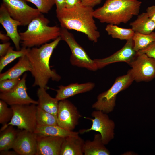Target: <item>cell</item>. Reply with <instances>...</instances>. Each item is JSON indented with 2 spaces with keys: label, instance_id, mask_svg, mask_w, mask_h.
I'll list each match as a JSON object with an SVG mask.
<instances>
[{
  "label": "cell",
  "instance_id": "obj_8",
  "mask_svg": "<svg viewBox=\"0 0 155 155\" xmlns=\"http://www.w3.org/2000/svg\"><path fill=\"white\" fill-rule=\"evenodd\" d=\"M91 115L94 119L87 118L92 121L91 127L87 129L81 130L79 133L83 134L92 131L98 132L101 135L103 143L105 145L107 144L114 138V122L109 118L107 113L101 111L96 110L93 111Z\"/></svg>",
  "mask_w": 155,
  "mask_h": 155
},
{
  "label": "cell",
  "instance_id": "obj_29",
  "mask_svg": "<svg viewBox=\"0 0 155 155\" xmlns=\"http://www.w3.org/2000/svg\"><path fill=\"white\" fill-rule=\"evenodd\" d=\"M4 101L0 100V123L3 125L10 121L13 114L12 109Z\"/></svg>",
  "mask_w": 155,
  "mask_h": 155
},
{
  "label": "cell",
  "instance_id": "obj_18",
  "mask_svg": "<svg viewBox=\"0 0 155 155\" xmlns=\"http://www.w3.org/2000/svg\"><path fill=\"white\" fill-rule=\"evenodd\" d=\"M85 141L79 135L64 138L60 155H83Z\"/></svg>",
  "mask_w": 155,
  "mask_h": 155
},
{
  "label": "cell",
  "instance_id": "obj_25",
  "mask_svg": "<svg viewBox=\"0 0 155 155\" xmlns=\"http://www.w3.org/2000/svg\"><path fill=\"white\" fill-rule=\"evenodd\" d=\"M108 34L114 38L126 40L132 38L135 32L132 28H126L117 25L108 24L105 28Z\"/></svg>",
  "mask_w": 155,
  "mask_h": 155
},
{
  "label": "cell",
  "instance_id": "obj_22",
  "mask_svg": "<svg viewBox=\"0 0 155 155\" xmlns=\"http://www.w3.org/2000/svg\"><path fill=\"white\" fill-rule=\"evenodd\" d=\"M34 133L38 135L60 137L79 135V133L67 130L57 125L37 126Z\"/></svg>",
  "mask_w": 155,
  "mask_h": 155
},
{
  "label": "cell",
  "instance_id": "obj_9",
  "mask_svg": "<svg viewBox=\"0 0 155 155\" xmlns=\"http://www.w3.org/2000/svg\"><path fill=\"white\" fill-rule=\"evenodd\" d=\"M137 54L128 64L131 67L129 71L137 82L152 80L155 78V59L144 54Z\"/></svg>",
  "mask_w": 155,
  "mask_h": 155
},
{
  "label": "cell",
  "instance_id": "obj_14",
  "mask_svg": "<svg viewBox=\"0 0 155 155\" xmlns=\"http://www.w3.org/2000/svg\"><path fill=\"white\" fill-rule=\"evenodd\" d=\"M20 155H36V135L34 132L19 129L13 148Z\"/></svg>",
  "mask_w": 155,
  "mask_h": 155
},
{
  "label": "cell",
  "instance_id": "obj_1",
  "mask_svg": "<svg viewBox=\"0 0 155 155\" xmlns=\"http://www.w3.org/2000/svg\"><path fill=\"white\" fill-rule=\"evenodd\" d=\"M61 40L59 36L51 42L39 47L27 48L26 55L31 66L30 72L34 78L33 86L46 89L50 79L59 81L61 79V76L55 70L51 69L49 64L53 52Z\"/></svg>",
  "mask_w": 155,
  "mask_h": 155
},
{
  "label": "cell",
  "instance_id": "obj_26",
  "mask_svg": "<svg viewBox=\"0 0 155 155\" xmlns=\"http://www.w3.org/2000/svg\"><path fill=\"white\" fill-rule=\"evenodd\" d=\"M132 38L134 42V49L137 52L155 41V32H153L146 34L135 32Z\"/></svg>",
  "mask_w": 155,
  "mask_h": 155
},
{
  "label": "cell",
  "instance_id": "obj_31",
  "mask_svg": "<svg viewBox=\"0 0 155 155\" xmlns=\"http://www.w3.org/2000/svg\"><path fill=\"white\" fill-rule=\"evenodd\" d=\"M20 80V78H18L0 80L1 92H7L11 91L16 87Z\"/></svg>",
  "mask_w": 155,
  "mask_h": 155
},
{
  "label": "cell",
  "instance_id": "obj_30",
  "mask_svg": "<svg viewBox=\"0 0 155 155\" xmlns=\"http://www.w3.org/2000/svg\"><path fill=\"white\" fill-rule=\"evenodd\" d=\"M35 5L42 13H47L55 4L54 0H26Z\"/></svg>",
  "mask_w": 155,
  "mask_h": 155
},
{
  "label": "cell",
  "instance_id": "obj_32",
  "mask_svg": "<svg viewBox=\"0 0 155 155\" xmlns=\"http://www.w3.org/2000/svg\"><path fill=\"white\" fill-rule=\"evenodd\" d=\"M137 54H144L155 59V41L146 48L137 52Z\"/></svg>",
  "mask_w": 155,
  "mask_h": 155
},
{
  "label": "cell",
  "instance_id": "obj_28",
  "mask_svg": "<svg viewBox=\"0 0 155 155\" xmlns=\"http://www.w3.org/2000/svg\"><path fill=\"white\" fill-rule=\"evenodd\" d=\"M36 122L37 126L57 125V116L45 111L37 105Z\"/></svg>",
  "mask_w": 155,
  "mask_h": 155
},
{
  "label": "cell",
  "instance_id": "obj_6",
  "mask_svg": "<svg viewBox=\"0 0 155 155\" xmlns=\"http://www.w3.org/2000/svg\"><path fill=\"white\" fill-rule=\"evenodd\" d=\"M60 36L62 40L67 43L71 51L70 61L72 65L92 71H96L98 69L94 59L90 58L68 30L61 27Z\"/></svg>",
  "mask_w": 155,
  "mask_h": 155
},
{
  "label": "cell",
  "instance_id": "obj_11",
  "mask_svg": "<svg viewBox=\"0 0 155 155\" xmlns=\"http://www.w3.org/2000/svg\"><path fill=\"white\" fill-rule=\"evenodd\" d=\"M81 115L77 107L69 101H59L57 115V125L68 131H73L78 123Z\"/></svg>",
  "mask_w": 155,
  "mask_h": 155
},
{
  "label": "cell",
  "instance_id": "obj_39",
  "mask_svg": "<svg viewBox=\"0 0 155 155\" xmlns=\"http://www.w3.org/2000/svg\"><path fill=\"white\" fill-rule=\"evenodd\" d=\"M10 38L7 35L2 33L1 32H0V39L4 42H7L10 39Z\"/></svg>",
  "mask_w": 155,
  "mask_h": 155
},
{
  "label": "cell",
  "instance_id": "obj_12",
  "mask_svg": "<svg viewBox=\"0 0 155 155\" xmlns=\"http://www.w3.org/2000/svg\"><path fill=\"white\" fill-rule=\"evenodd\" d=\"M27 76V74L25 73L16 87L11 91L7 92H1V100L4 101L10 106L31 104L38 105V101L31 98L27 92L26 83Z\"/></svg>",
  "mask_w": 155,
  "mask_h": 155
},
{
  "label": "cell",
  "instance_id": "obj_23",
  "mask_svg": "<svg viewBox=\"0 0 155 155\" xmlns=\"http://www.w3.org/2000/svg\"><path fill=\"white\" fill-rule=\"evenodd\" d=\"M130 25L135 32L141 34H150L155 29V23L149 17L146 12L138 15L137 18Z\"/></svg>",
  "mask_w": 155,
  "mask_h": 155
},
{
  "label": "cell",
  "instance_id": "obj_2",
  "mask_svg": "<svg viewBox=\"0 0 155 155\" xmlns=\"http://www.w3.org/2000/svg\"><path fill=\"white\" fill-rule=\"evenodd\" d=\"M93 8L80 4L56 13L61 27L84 34L90 41L97 42L100 34L94 19Z\"/></svg>",
  "mask_w": 155,
  "mask_h": 155
},
{
  "label": "cell",
  "instance_id": "obj_13",
  "mask_svg": "<svg viewBox=\"0 0 155 155\" xmlns=\"http://www.w3.org/2000/svg\"><path fill=\"white\" fill-rule=\"evenodd\" d=\"M134 42L131 38L127 40L124 46L120 50L105 58L94 59L98 69L102 68L112 63L123 62L129 63L137 55L134 49Z\"/></svg>",
  "mask_w": 155,
  "mask_h": 155
},
{
  "label": "cell",
  "instance_id": "obj_7",
  "mask_svg": "<svg viewBox=\"0 0 155 155\" xmlns=\"http://www.w3.org/2000/svg\"><path fill=\"white\" fill-rule=\"evenodd\" d=\"M36 104L17 105L11 106L13 114L10 122L3 125L0 131L11 125L19 129H24L34 132L36 128Z\"/></svg>",
  "mask_w": 155,
  "mask_h": 155
},
{
  "label": "cell",
  "instance_id": "obj_21",
  "mask_svg": "<svg viewBox=\"0 0 155 155\" xmlns=\"http://www.w3.org/2000/svg\"><path fill=\"white\" fill-rule=\"evenodd\" d=\"M103 143L100 134H96L93 140L85 141L83 152L84 155H109L110 152Z\"/></svg>",
  "mask_w": 155,
  "mask_h": 155
},
{
  "label": "cell",
  "instance_id": "obj_36",
  "mask_svg": "<svg viewBox=\"0 0 155 155\" xmlns=\"http://www.w3.org/2000/svg\"><path fill=\"white\" fill-rule=\"evenodd\" d=\"M56 6V13L61 11L66 7L65 0H54Z\"/></svg>",
  "mask_w": 155,
  "mask_h": 155
},
{
  "label": "cell",
  "instance_id": "obj_3",
  "mask_svg": "<svg viewBox=\"0 0 155 155\" xmlns=\"http://www.w3.org/2000/svg\"><path fill=\"white\" fill-rule=\"evenodd\" d=\"M141 3L137 0H106L102 7L94 10V17L102 23H126L138 15Z\"/></svg>",
  "mask_w": 155,
  "mask_h": 155
},
{
  "label": "cell",
  "instance_id": "obj_19",
  "mask_svg": "<svg viewBox=\"0 0 155 155\" xmlns=\"http://www.w3.org/2000/svg\"><path fill=\"white\" fill-rule=\"evenodd\" d=\"M32 69L30 61L26 55L19 58L18 62L12 67L0 74V80L7 79L16 78L26 71L30 72Z\"/></svg>",
  "mask_w": 155,
  "mask_h": 155
},
{
  "label": "cell",
  "instance_id": "obj_16",
  "mask_svg": "<svg viewBox=\"0 0 155 155\" xmlns=\"http://www.w3.org/2000/svg\"><path fill=\"white\" fill-rule=\"evenodd\" d=\"M36 134L37 141L36 155H60L64 138Z\"/></svg>",
  "mask_w": 155,
  "mask_h": 155
},
{
  "label": "cell",
  "instance_id": "obj_15",
  "mask_svg": "<svg viewBox=\"0 0 155 155\" xmlns=\"http://www.w3.org/2000/svg\"><path fill=\"white\" fill-rule=\"evenodd\" d=\"M0 23L5 30L7 35L13 42L16 50H20L21 40L18 27L21 26V24L11 17L3 3L0 7Z\"/></svg>",
  "mask_w": 155,
  "mask_h": 155
},
{
  "label": "cell",
  "instance_id": "obj_24",
  "mask_svg": "<svg viewBox=\"0 0 155 155\" xmlns=\"http://www.w3.org/2000/svg\"><path fill=\"white\" fill-rule=\"evenodd\" d=\"M10 125L0 131V151L12 148L19 129Z\"/></svg>",
  "mask_w": 155,
  "mask_h": 155
},
{
  "label": "cell",
  "instance_id": "obj_20",
  "mask_svg": "<svg viewBox=\"0 0 155 155\" xmlns=\"http://www.w3.org/2000/svg\"><path fill=\"white\" fill-rule=\"evenodd\" d=\"M38 105L45 111L57 116L59 101L55 98L51 97L44 88H39L37 91Z\"/></svg>",
  "mask_w": 155,
  "mask_h": 155
},
{
  "label": "cell",
  "instance_id": "obj_27",
  "mask_svg": "<svg viewBox=\"0 0 155 155\" xmlns=\"http://www.w3.org/2000/svg\"><path fill=\"white\" fill-rule=\"evenodd\" d=\"M27 48L22 47L20 50L15 51L13 47L10 46L6 54L0 59V72L7 65L18 58L26 55Z\"/></svg>",
  "mask_w": 155,
  "mask_h": 155
},
{
  "label": "cell",
  "instance_id": "obj_5",
  "mask_svg": "<svg viewBox=\"0 0 155 155\" xmlns=\"http://www.w3.org/2000/svg\"><path fill=\"white\" fill-rule=\"evenodd\" d=\"M133 81L129 71L127 74L117 78L109 89L98 95L96 101L92 105V107L107 114L111 112L115 105L117 95L127 88Z\"/></svg>",
  "mask_w": 155,
  "mask_h": 155
},
{
  "label": "cell",
  "instance_id": "obj_38",
  "mask_svg": "<svg viewBox=\"0 0 155 155\" xmlns=\"http://www.w3.org/2000/svg\"><path fill=\"white\" fill-rule=\"evenodd\" d=\"M0 155H18V154L14 150L13 151L9 150L0 151Z\"/></svg>",
  "mask_w": 155,
  "mask_h": 155
},
{
  "label": "cell",
  "instance_id": "obj_33",
  "mask_svg": "<svg viewBox=\"0 0 155 155\" xmlns=\"http://www.w3.org/2000/svg\"><path fill=\"white\" fill-rule=\"evenodd\" d=\"M83 5L92 8L100 4L102 0H80Z\"/></svg>",
  "mask_w": 155,
  "mask_h": 155
},
{
  "label": "cell",
  "instance_id": "obj_34",
  "mask_svg": "<svg viewBox=\"0 0 155 155\" xmlns=\"http://www.w3.org/2000/svg\"><path fill=\"white\" fill-rule=\"evenodd\" d=\"M11 43L6 42L0 44V56L1 57L4 56L7 52L11 46Z\"/></svg>",
  "mask_w": 155,
  "mask_h": 155
},
{
  "label": "cell",
  "instance_id": "obj_10",
  "mask_svg": "<svg viewBox=\"0 0 155 155\" xmlns=\"http://www.w3.org/2000/svg\"><path fill=\"white\" fill-rule=\"evenodd\" d=\"M10 16L20 22L21 26L28 25L41 13L37 8L28 5L26 0H2Z\"/></svg>",
  "mask_w": 155,
  "mask_h": 155
},
{
  "label": "cell",
  "instance_id": "obj_35",
  "mask_svg": "<svg viewBox=\"0 0 155 155\" xmlns=\"http://www.w3.org/2000/svg\"><path fill=\"white\" fill-rule=\"evenodd\" d=\"M146 12L149 17L155 23V5L148 7Z\"/></svg>",
  "mask_w": 155,
  "mask_h": 155
},
{
  "label": "cell",
  "instance_id": "obj_17",
  "mask_svg": "<svg viewBox=\"0 0 155 155\" xmlns=\"http://www.w3.org/2000/svg\"><path fill=\"white\" fill-rule=\"evenodd\" d=\"M95 86V84L92 82L72 83L66 86L61 85L55 90L57 94L55 98L59 101L66 99L76 95L89 92Z\"/></svg>",
  "mask_w": 155,
  "mask_h": 155
},
{
  "label": "cell",
  "instance_id": "obj_4",
  "mask_svg": "<svg viewBox=\"0 0 155 155\" xmlns=\"http://www.w3.org/2000/svg\"><path fill=\"white\" fill-rule=\"evenodd\" d=\"M50 22L42 13L33 19L27 29L19 33L22 47L31 48L41 46L60 36V27L49 26Z\"/></svg>",
  "mask_w": 155,
  "mask_h": 155
},
{
  "label": "cell",
  "instance_id": "obj_37",
  "mask_svg": "<svg viewBox=\"0 0 155 155\" xmlns=\"http://www.w3.org/2000/svg\"><path fill=\"white\" fill-rule=\"evenodd\" d=\"M66 8H71L81 3L80 0H65Z\"/></svg>",
  "mask_w": 155,
  "mask_h": 155
}]
</instances>
